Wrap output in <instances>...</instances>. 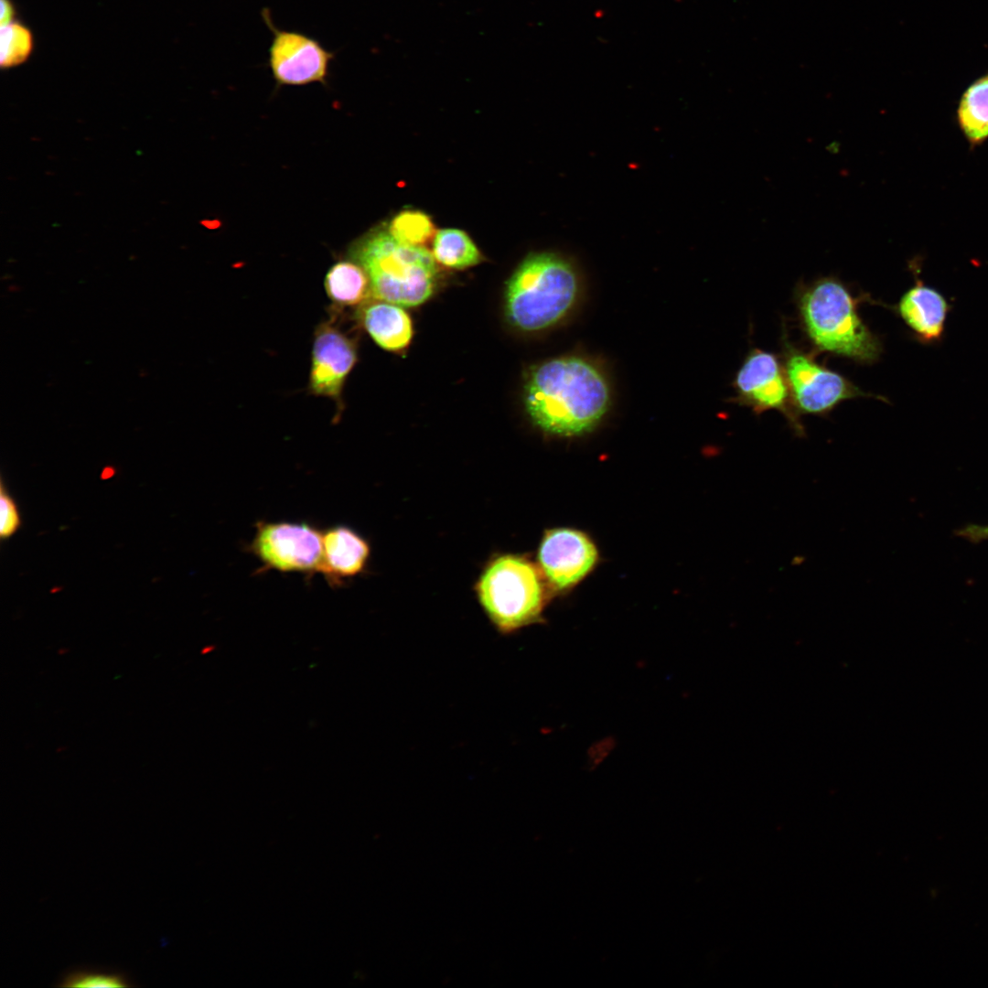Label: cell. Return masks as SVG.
<instances>
[{
    "mask_svg": "<svg viewBox=\"0 0 988 988\" xmlns=\"http://www.w3.org/2000/svg\"><path fill=\"white\" fill-rule=\"evenodd\" d=\"M574 267L553 253L526 258L510 279L506 313L524 331H537L558 322L574 306L578 293Z\"/></svg>",
    "mask_w": 988,
    "mask_h": 988,
    "instance_id": "3957f363",
    "label": "cell"
},
{
    "mask_svg": "<svg viewBox=\"0 0 988 988\" xmlns=\"http://www.w3.org/2000/svg\"><path fill=\"white\" fill-rule=\"evenodd\" d=\"M20 512L14 498L1 480L0 487V537L7 540L21 527Z\"/></svg>",
    "mask_w": 988,
    "mask_h": 988,
    "instance_id": "44dd1931",
    "label": "cell"
},
{
    "mask_svg": "<svg viewBox=\"0 0 988 988\" xmlns=\"http://www.w3.org/2000/svg\"><path fill=\"white\" fill-rule=\"evenodd\" d=\"M795 302L801 329L815 349L862 365L879 360L882 341L862 319L859 300L842 280L830 275L799 285Z\"/></svg>",
    "mask_w": 988,
    "mask_h": 988,
    "instance_id": "7a4b0ae2",
    "label": "cell"
},
{
    "mask_svg": "<svg viewBox=\"0 0 988 988\" xmlns=\"http://www.w3.org/2000/svg\"><path fill=\"white\" fill-rule=\"evenodd\" d=\"M390 234L398 242L423 246L435 233L431 219L421 211H403L396 215L389 227Z\"/></svg>",
    "mask_w": 988,
    "mask_h": 988,
    "instance_id": "ffe728a7",
    "label": "cell"
},
{
    "mask_svg": "<svg viewBox=\"0 0 988 988\" xmlns=\"http://www.w3.org/2000/svg\"><path fill=\"white\" fill-rule=\"evenodd\" d=\"M433 256L439 263L453 269H465L481 260L472 240L464 231L456 229H445L435 233Z\"/></svg>",
    "mask_w": 988,
    "mask_h": 988,
    "instance_id": "e0dca14e",
    "label": "cell"
},
{
    "mask_svg": "<svg viewBox=\"0 0 988 988\" xmlns=\"http://www.w3.org/2000/svg\"><path fill=\"white\" fill-rule=\"evenodd\" d=\"M360 320L375 343L386 350L403 349L413 336L409 316L395 304L381 300L370 303L361 308Z\"/></svg>",
    "mask_w": 988,
    "mask_h": 988,
    "instance_id": "5bb4252c",
    "label": "cell"
},
{
    "mask_svg": "<svg viewBox=\"0 0 988 988\" xmlns=\"http://www.w3.org/2000/svg\"><path fill=\"white\" fill-rule=\"evenodd\" d=\"M0 22L5 23L17 17V8L13 0H1Z\"/></svg>",
    "mask_w": 988,
    "mask_h": 988,
    "instance_id": "603a6c76",
    "label": "cell"
},
{
    "mask_svg": "<svg viewBox=\"0 0 988 988\" xmlns=\"http://www.w3.org/2000/svg\"><path fill=\"white\" fill-rule=\"evenodd\" d=\"M736 400L756 414L774 410L787 420L793 433L805 436V429L790 393L782 360L776 354L754 348L745 358L735 378Z\"/></svg>",
    "mask_w": 988,
    "mask_h": 988,
    "instance_id": "ba28073f",
    "label": "cell"
},
{
    "mask_svg": "<svg viewBox=\"0 0 988 988\" xmlns=\"http://www.w3.org/2000/svg\"><path fill=\"white\" fill-rule=\"evenodd\" d=\"M370 546L349 527L336 525L323 532V552L318 572L330 585L344 584L366 567Z\"/></svg>",
    "mask_w": 988,
    "mask_h": 988,
    "instance_id": "4fadbf2b",
    "label": "cell"
},
{
    "mask_svg": "<svg viewBox=\"0 0 988 988\" xmlns=\"http://www.w3.org/2000/svg\"><path fill=\"white\" fill-rule=\"evenodd\" d=\"M262 564V571L318 572L323 552V532L306 522L258 521L249 545Z\"/></svg>",
    "mask_w": 988,
    "mask_h": 988,
    "instance_id": "52a82bcc",
    "label": "cell"
},
{
    "mask_svg": "<svg viewBox=\"0 0 988 988\" xmlns=\"http://www.w3.org/2000/svg\"><path fill=\"white\" fill-rule=\"evenodd\" d=\"M961 131L972 146L988 138V73L972 81L962 93L957 109Z\"/></svg>",
    "mask_w": 988,
    "mask_h": 988,
    "instance_id": "9a60e30c",
    "label": "cell"
},
{
    "mask_svg": "<svg viewBox=\"0 0 988 988\" xmlns=\"http://www.w3.org/2000/svg\"><path fill=\"white\" fill-rule=\"evenodd\" d=\"M477 593L491 622L505 634L535 622L546 600L537 567L511 554L499 556L486 567Z\"/></svg>",
    "mask_w": 988,
    "mask_h": 988,
    "instance_id": "5b68a950",
    "label": "cell"
},
{
    "mask_svg": "<svg viewBox=\"0 0 988 988\" xmlns=\"http://www.w3.org/2000/svg\"><path fill=\"white\" fill-rule=\"evenodd\" d=\"M596 559L592 541L583 532L567 528L548 531L538 552L541 570L556 590L577 584L591 571Z\"/></svg>",
    "mask_w": 988,
    "mask_h": 988,
    "instance_id": "8fae6325",
    "label": "cell"
},
{
    "mask_svg": "<svg viewBox=\"0 0 988 988\" xmlns=\"http://www.w3.org/2000/svg\"><path fill=\"white\" fill-rule=\"evenodd\" d=\"M56 986L59 987H132L135 986L124 972L96 967H75L67 970Z\"/></svg>",
    "mask_w": 988,
    "mask_h": 988,
    "instance_id": "d6986e66",
    "label": "cell"
},
{
    "mask_svg": "<svg viewBox=\"0 0 988 988\" xmlns=\"http://www.w3.org/2000/svg\"><path fill=\"white\" fill-rule=\"evenodd\" d=\"M353 338L333 320L321 323L315 331L308 390L310 393L333 400L341 411L342 392L347 377L357 361Z\"/></svg>",
    "mask_w": 988,
    "mask_h": 988,
    "instance_id": "30bf717a",
    "label": "cell"
},
{
    "mask_svg": "<svg viewBox=\"0 0 988 988\" xmlns=\"http://www.w3.org/2000/svg\"><path fill=\"white\" fill-rule=\"evenodd\" d=\"M35 46L31 29L18 17L1 24L0 66L10 70L25 63Z\"/></svg>",
    "mask_w": 988,
    "mask_h": 988,
    "instance_id": "ac0fdd59",
    "label": "cell"
},
{
    "mask_svg": "<svg viewBox=\"0 0 988 988\" xmlns=\"http://www.w3.org/2000/svg\"><path fill=\"white\" fill-rule=\"evenodd\" d=\"M328 296L338 308L360 304L370 294L369 276L360 263L341 261L325 277Z\"/></svg>",
    "mask_w": 988,
    "mask_h": 988,
    "instance_id": "2e32d148",
    "label": "cell"
},
{
    "mask_svg": "<svg viewBox=\"0 0 988 988\" xmlns=\"http://www.w3.org/2000/svg\"><path fill=\"white\" fill-rule=\"evenodd\" d=\"M262 16L273 37L268 49V64L279 85L301 86L326 81L335 54L302 32L277 27L267 8Z\"/></svg>",
    "mask_w": 988,
    "mask_h": 988,
    "instance_id": "9c48e42d",
    "label": "cell"
},
{
    "mask_svg": "<svg viewBox=\"0 0 988 988\" xmlns=\"http://www.w3.org/2000/svg\"><path fill=\"white\" fill-rule=\"evenodd\" d=\"M354 257L366 271L370 295L400 306H414L434 293L435 260L423 246L405 244L390 232H377L362 241Z\"/></svg>",
    "mask_w": 988,
    "mask_h": 988,
    "instance_id": "277c9868",
    "label": "cell"
},
{
    "mask_svg": "<svg viewBox=\"0 0 988 988\" xmlns=\"http://www.w3.org/2000/svg\"><path fill=\"white\" fill-rule=\"evenodd\" d=\"M784 336L782 363L792 401L798 413L825 416L842 402L859 397L881 396L865 392L841 373L820 364Z\"/></svg>",
    "mask_w": 988,
    "mask_h": 988,
    "instance_id": "8992f818",
    "label": "cell"
},
{
    "mask_svg": "<svg viewBox=\"0 0 988 988\" xmlns=\"http://www.w3.org/2000/svg\"><path fill=\"white\" fill-rule=\"evenodd\" d=\"M212 650H213V647H211V646H207V647H205V648H204V649H203V650H201V653H202V654H204V653H208V652H209V651H212Z\"/></svg>",
    "mask_w": 988,
    "mask_h": 988,
    "instance_id": "cb8c5ba5",
    "label": "cell"
},
{
    "mask_svg": "<svg viewBox=\"0 0 988 988\" xmlns=\"http://www.w3.org/2000/svg\"><path fill=\"white\" fill-rule=\"evenodd\" d=\"M954 534L972 543L988 542V524L969 523L956 530Z\"/></svg>",
    "mask_w": 988,
    "mask_h": 988,
    "instance_id": "7402d4cb",
    "label": "cell"
},
{
    "mask_svg": "<svg viewBox=\"0 0 988 988\" xmlns=\"http://www.w3.org/2000/svg\"><path fill=\"white\" fill-rule=\"evenodd\" d=\"M894 309L918 342L931 345L943 337L950 306L939 291L917 279Z\"/></svg>",
    "mask_w": 988,
    "mask_h": 988,
    "instance_id": "7c38bea8",
    "label": "cell"
},
{
    "mask_svg": "<svg viewBox=\"0 0 988 988\" xmlns=\"http://www.w3.org/2000/svg\"><path fill=\"white\" fill-rule=\"evenodd\" d=\"M524 403L532 422L543 431L575 435L590 430L606 413L609 389L602 373L588 361L559 358L531 372Z\"/></svg>",
    "mask_w": 988,
    "mask_h": 988,
    "instance_id": "6da1fadb",
    "label": "cell"
}]
</instances>
